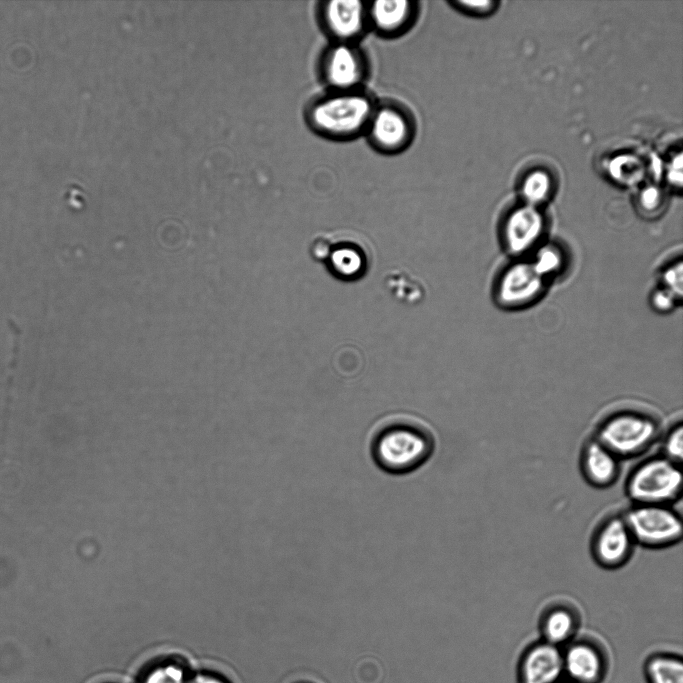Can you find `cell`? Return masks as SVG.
Listing matches in <instances>:
<instances>
[{
    "label": "cell",
    "instance_id": "17",
    "mask_svg": "<svg viewBox=\"0 0 683 683\" xmlns=\"http://www.w3.org/2000/svg\"><path fill=\"white\" fill-rule=\"evenodd\" d=\"M619 458L595 438L588 441L582 452V471L589 483L607 487L617 478Z\"/></svg>",
    "mask_w": 683,
    "mask_h": 683
},
{
    "label": "cell",
    "instance_id": "25",
    "mask_svg": "<svg viewBox=\"0 0 683 683\" xmlns=\"http://www.w3.org/2000/svg\"><path fill=\"white\" fill-rule=\"evenodd\" d=\"M638 207L644 216L653 217L659 215L664 207V197L657 189L648 188L640 193Z\"/></svg>",
    "mask_w": 683,
    "mask_h": 683
},
{
    "label": "cell",
    "instance_id": "8",
    "mask_svg": "<svg viewBox=\"0 0 683 683\" xmlns=\"http://www.w3.org/2000/svg\"><path fill=\"white\" fill-rule=\"evenodd\" d=\"M367 72L365 55L355 43L334 42L321 58L320 74L329 90L360 89Z\"/></svg>",
    "mask_w": 683,
    "mask_h": 683
},
{
    "label": "cell",
    "instance_id": "11",
    "mask_svg": "<svg viewBox=\"0 0 683 683\" xmlns=\"http://www.w3.org/2000/svg\"><path fill=\"white\" fill-rule=\"evenodd\" d=\"M564 675L578 683H601L607 675L609 659L598 641L574 638L562 649Z\"/></svg>",
    "mask_w": 683,
    "mask_h": 683
},
{
    "label": "cell",
    "instance_id": "19",
    "mask_svg": "<svg viewBox=\"0 0 683 683\" xmlns=\"http://www.w3.org/2000/svg\"><path fill=\"white\" fill-rule=\"evenodd\" d=\"M646 683H683V662L680 655L657 651L644 661Z\"/></svg>",
    "mask_w": 683,
    "mask_h": 683
},
{
    "label": "cell",
    "instance_id": "3",
    "mask_svg": "<svg viewBox=\"0 0 683 683\" xmlns=\"http://www.w3.org/2000/svg\"><path fill=\"white\" fill-rule=\"evenodd\" d=\"M311 256L342 281H357L371 268L373 254L367 240L354 233L319 234L309 246Z\"/></svg>",
    "mask_w": 683,
    "mask_h": 683
},
{
    "label": "cell",
    "instance_id": "21",
    "mask_svg": "<svg viewBox=\"0 0 683 683\" xmlns=\"http://www.w3.org/2000/svg\"><path fill=\"white\" fill-rule=\"evenodd\" d=\"M530 262L536 272L547 281L562 273L566 266V255L557 244L546 243L537 247Z\"/></svg>",
    "mask_w": 683,
    "mask_h": 683
},
{
    "label": "cell",
    "instance_id": "23",
    "mask_svg": "<svg viewBox=\"0 0 683 683\" xmlns=\"http://www.w3.org/2000/svg\"><path fill=\"white\" fill-rule=\"evenodd\" d=\"M659 286L671 292L678 300L683 293V263L681 259L667 264L659 274Z\"/></svg>",
    "mask_w": 683,
    "mask_h": 683
},
{
    "label": "cell",
    "instance_id": "29",
    "mask_svg": "<svg viewBox=\"0 0 683 683\" xmlns=\"http://www.w3.org/2000/svg\"><path fill=\"white\" fill-rule=\"evenodd\" d=\"M556 683H578V682H575V681L570 680V679H568V678H566V679H563V678H562V679H560L559 681H557Z\"/></svg>",
    "mask_w": 683,
    "mask_h": 683
},
{
    "label": "cell",
    "instance_id": "1",
    "mask_svg": "<svg viewBox=\"0 0 683 683\" xmlns=\"http://www.w3.org/2000/svg\"><path fill=\"white\" fill-rule=\"evenodd\" d=\"M367 444L378 468L389 474L404 475L428 462L435 451L436 439L424 419L408 413H393L373 425Z\"/></svg>",
    "mask_w": 683,
    "mask_h": 683
},
{
    "label": "cell",
    "instance_id": "10",
    "mask_svg": "<svg viewBox=\"0 0 683 683\" xmlns=\"http://www.w3.org/2000/svg\"><path fill=\"white\" fill-rule=\"evenodd\" d=\"M545 229V218L538 207L529 204L516 207L502 224L503 246L510 255L521 257L541 245Z\"/></svg>",
    "mask_w": 683,
    "mask_h": 683
},
{
    "label": "cell",
    "instance_id": "2",
    "mask_svg": "<svg viewBox=\"0 0 683 683\" xmlns=\"http://www.w3.org/2000/svg\"><path fill=\"white\" fill-rule=\"evenodd\" d=\"M377 102L366 91L329 90L306 106L305 120L317 135L348 141L365 134Z\"/></svg>",
    "mask_w": 683,
    "mask_h": 683
},
{
    "label": "cell",
    "instance_id": "30",
    "mask_svg": "<svg viewBox=\"0 0 683 683\" xmlns=\"http://www.w3.org/2000/svg\"><path fill=\"white\" fill-rule=\"evenodd\" d=\"M105 683H115V682H105Z\"/></svg>",
    "mask_w": 683,
    "mask_h": 683
},
{
    "label": "cell",
    "instance_id": "5",
    "mask_svg": "<svg viewBox=\"0 0 683 683\" xmlns=\"http://www.w3.org/2000/svg\"><path fill=\"white\" fill-rule=\"evenodd\" d=\"M657 436L658 424L650 416L621 411L599 425L595 439L618 458H625L644 452Z\"/></svg>",
    "mask_w": 683,
    "mask_h": 683
},
{
    "label": "cell",
    "instance_id": "4",
    "mask_svg": "<svg viewBox=\"0 0 683 683\" xmlns=\"http://www.w3.org/2000/svg\"><path fill=\"white\" fill-rule=\"evenodd\" d=\"M680 464L660 456L646 459L634 468L626 492L635 504L668 505L681 494Z\"/></svg>",
    "mask_w": 683,
    "mask_h": 683
},
{
    "label": "cell",
    "instance_id": "12",
    "mask_svg": "<svg viewBox=\"0 0 683 683\" xmlns=\"http://www.w3.org/2000/svg\"><path fill=\"white\" fill-rule=\"evenodd\" d=\"M319 19L334 42L355 43L368 25L367 2L328 0L319 7Z\"/></svg>",
    "mask_w": 683,
    "mask_h": 683
},
{
    "label": "cell",
    "instance_id": "13",
    "mask_svg": "<svg viewBox=\"0 0 683 683\" xmlns=\"http://www.w3.org/2000/svg\"><path fill=\"white\" fill-rule=\"evenodd\" d=\"M564 675L562 648L544 640L522 652L517 665V683H556Z\"/></svg>",
    "mask_w": 683,
    "mask_h": 683
},
{
    "label": "cell",
    "instance_id": "14",
    "mask_svg": "<svg viewBox=\"0 0 683 683\" xmlns=\"http://www.w3.org/2000/svg\"><path fill=\"white\" fill-rule=\"evenodd\" d=\"M635 541L624 516L604 520L595 532L592 552L595 560L606 568H617L629 559Z\"/></svg>",
    "mask_w": 683,
    "mask_h": 683
},
{
    "label": "cell",
    "instance_id": "18",
    "mask_svg": "<svg viewBox=\"0 0 683 683\" xmlns=\"http://www.w3.org/2000/svg\"><path fill=\"white\" fill-rule=\"evenodd\" d=\"M578 628V614L565 605L549 608L540 621L542 640L558 647L565 646L573 640Z\"/></svg>",
    "mask_w": 683,
    "mask_h": 683
},
{
    "label": "cell",
    "instance_id": "15",
    "mask_svg": "<svg viewBox=\"0 0 683 683\" xmlns=\"http://www.w3.org/2000/svg\"><path fill=\"white\" fill-rule=\"evenodd\" d=\"M418 3L409 0H378L367 2L368 25L387 38L405 33L415 22Z\"/></svg>",
    "mask_w": 683,
    "mask_h": 683
},
{
    "label": "cell",
    "instance_id": "7",
    "mask_svg": "<svg viewBox=\"0 0 683 683\" xmlns=\"http://www.w3.org/2000/svg\"><path fill=\"white\" fill-rule=\"evenodd\" d=\"M365 135L380 153L397 154L406 150L415 136V121L401 104L377 103Z\"/></svg>",
    "mask_w": 683,
    "mask_h": 683
},
{
    "label": "cell",
    "instance_id": "6",
    "mask_svg": "<svg viewBox=\"0 0 683 683\" xmlns=\"http://www.w3.org/2000/svg\"><path fill=\"white\" fill-rule=\"evenodd\" d=\"M623 516L635 543L660 548L681 540V517L668 505L635 504Z\"/></svg>",
    "mask_w": 683,
    "mask_h": 683
},
{
    "label": "cell",
    "instance_id": "26",
    "mask_svg": "<svg viewBox=\"0 0 683 683\" xmlns=\"http://www.w3.org/2000/svg\"><path fill=\"white\" fill-rule=\"evenodd\" d=\"M678 301L671 292L661 286L655 288L650 295V304L659 313L671 312L676 307Z\"/></svg>",
    "mask_w": 683,
    "mask_h": 683
},
{
    "label": "cell",
    "instance_id": "22",
    "mask_svg": "<svg viewBox=\"0 0 683 683\" xmlns=\"http://www.w3.org/2000/svg\"><path fill=\"white\" fill-rule=\"evenodd\" d=\"M553 179L545 170L530 171L523 179L521 193L526 204L536 206L552 195Z\"/></svg>",
    "mask_w": 683,
    "mask_h": 683
},
{
    "label": "cell",
    "instance_id": "20",
    "mask_svg": "<svg viewBox=\"0 0 683 683\" xmlns=\"http://www.w3.org/2000/svg\"><path fill=\"white\" fill-rule=\"evenodd\" d=\"M384 284L391 295L405 304H417L425 297V287L411 273L403 269H392L385 274Z\"/></svg>",
    "mask_w": 683,
    "mask_h": 683
},
{
    "label": "cell",
    "instance_id": "27",
    "mask_svg": "<svg viewBox=\"0 0 683 683\" xmlns=\"http://www.w3.org/2000/svg\"><path fill=\"white\" fill-rule=\"evenodd\" d=\"M451 4L461 12L470 15H488L496 7L497 2L493 1H453Z\"/></svg>",
    "mask_w": 683,
    "mask_h": 683
},
{
    "label": "cell",
    "instance_id": "16",
    "mask_svg": "<svg viewBox=\"0 0 683 683\" xmlns=\"http://www.w3.org/2000/svg\"><path fill=\"white\" fill-rule=\"evenodd\" d=\"M193 670L183 656L162 654L140 668L134 683H189Z\"/></svg>",
    "mask_w": 683,
    "mask_h": 683
},
{
    "label": "cell",
    "instance_id": "28",
    "mask_svg": "<svg viewBox=\"0 0 683 683\" xmlns=\"http://www.w3.org/2000/svg\"><path fill=\"white\" fill-rule=\"evenodd\" d=\"M189 683H233L225 674L209 668L194 669Z\"/></svg>",
    "mask_w": 683,
    "mask_h": 683
},
{
    "label": "cell",
    "instance_id": "24",
    "mask_svg": "<svg viewBox=\"0 0 683 683\" xmlns=\"http://www.w3.org/2000/svg\"><path fill=\"white\" fill-rule=\"evenodd\" d=\"M664 457L680 464L683 456V428L674 426L666 435L663 443Z\"/></svg>",
    "mask_w": 683,
    "mask_h": 683
},
{
    "label": "cell",
    "instance_id": "9",
    "mask_svg": "<svg viewBox=\"0 0 683 683\" xmlns=\"http://www.w3.org/2000/svg\"><path fill=\"white\" fill-rule=\"evenodd\" d=\"M546 284L530 261L519 259L507 265L498 276L494 298L506 309L525 308L544 294Z\"/></svg>",
    "mask_w": 683,
    "mask_h": 683
}]
</instances>
